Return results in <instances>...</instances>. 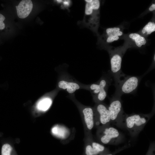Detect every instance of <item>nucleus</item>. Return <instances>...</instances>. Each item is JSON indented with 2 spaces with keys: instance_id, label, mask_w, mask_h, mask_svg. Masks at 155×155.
Returning a JSON list of instances; mask_svg holds the SVG:
<instances>
[{
  "instance_id": "8",
  "label": "nucleus",
  "mask_w": 155,
  "mask_h": 155,
  "mask_svg": "<svg viewBox=\"0 0 155 155\" xmlns=\"http://www.w3.org/2000/svg\"><path fill=\"white\" fill-rule=\"evenodd\" d=\"M85 153L86 155H104L109 154V152L103 145L93 142L86 146Z\"/></svg>"
},
{
  "instance_id": "5",
  "label": "nucleus",
  "mask_w": 155,
  "mask_h": 155,
  "mask_svg": "<svg viewBox=\"0 0 155 155\" xmlns=\"http://www.w3.org/2000/svg\"><path fill=\"white\" fill-rule=\"evenodd\" d=\"M112 79L110 77L108 79H102L99 84H93L90 86V89L93 92L97 94V98L100 101L103 100L107 96V90L108 87L111 84Z\"/></svg>"
},
{
  "instance_id": "15",
  "label": "nucleus",
  "mask_w": 155,
  "mask_h": 155,
  "mask_svg": "<svg viewBox=\"0 0 155 155\" xmlns=\"http://www.w3.org/2000/svg\"><path fill=\"white\" fill-rule=\"evenodd\" d=\"M12 149V147L9 144H4L1 148V155H11Z\"/></svg>"
},
{
  "instance_id": "11",
  "label": "nucleus",
  "mask_w": 155,
  "mask_h": 155,
  "mask_svg": "<svg viewBox=\"0 0 155 155\" xmlns=\"http://www.w3.org/2000/svg\"><path fill=\"white\" fill-rule=\"evenodd\" d=\"M51 100L48 98H43L37 103L36 107L37 109L40 111H45L48 110L52 104Z\"/></svg>"
},
{
  "instance_id": "12",
  "label": "nucleus",
  "mask_w": 155,
  "mask_h": 155,
  "mask_svg": "<svg viewBox=\"0 0 155 155\" xmlns=\"http://www.w3.org/2000/svg\"><path fill=\"white\" fill-rule=\"evenodd\" d=\"M129 36L134 40L136 45L138 47H140L146 43L145 38L137 33H131L129 34Z\"/></svg>"
},
{
  "instance_id": "4",
  "label": "nucleus",
  "mask_w": 155,
  "mask_h": 155,
  "mask_svg": "<svg viewBox=\"0 0 155 155\" xmlns=\"http://www.w3.org/2000/svg\"><path fill=\"white\" fill-rule=\"evenodd\" d=\"M102 131L100 139L103 144H117L121 142L123 138L117 129L109 125L104 126Z\"/></svg>"
},
{
  "instance_id": "1",
  "label": "nucleus",
  "mask_w": 155,
  "mask_h": 155,
  "mask_svg": "<svg viewBox=\"0 0 155 155\" xmlns=\"http://www.w3.org/2000/svg\"><path fill=\"white\" fill-rule=\"evenodd\" d=\"M152 115V114H125L122 123L131 136L135 137L142 130Z\"/></svg>"
},
{
  "instance_id": "22",
  "label": "nucleus",
  "mask_w": 155,
  "mask_h": 155,
  "mask_svg": "<svg viewBox=\"0 0 155 155\" xmlns=\"http://www.w3.org/2000/svg\"><path fill=\"white\" fill-rule=\"evenodd\" d=\"M104 155H113V154H112L110 153V154H107Z\"/></svg>"
},
{
  "instance_id": "2",
  "label": "nucleus",
  "mask_w": 155,
  "mask_h": 155,
  "mask_svg": "<svg viewBox=\"0 0 155 155\" xmlns=\"http://www.w3.org/2000/svg\"><path fill=\"white\" fill-rule=\"evenodd\" d=\"M121 97L114 94L110 100L108 108L110 115L111 122L122 127L125 114L123 110Z\"/></svg>"
},
{
  "instance_id": "16",
  "label": "nucleus",
  "mask_w": 155,
  "mask_h": 155,
  "mask_svg": "<svg viewBox=\"0 0 155 155\" xmlns=\"http://www.w3.org/2000/svg\"><path fill=\"white\" fill-rule=\"evenodd\" d=\"M71 1L70 0H63L61 4V8L63 9H68L71 5Z\"/></svg>"
},
{
  "instance_id": "19",
  "label": "nucleus",
  "mask_w": 155,
  "mask_h": 155,
  "mask_svg": "<svg viewBox=\"0 0 155 155\" xmlns=\"http://www.w3.org/2000/svg\"><path fill=\"white\" fill-rule=\"evenodd\" d=\"M119 37L116 36H109L106 40L107 42H111L117 40L119 39Z\"/></svg>"
},
{
  "instance_id": "17",
  "label": "nucleus",
  "mask_w": 155,
  "mask_h": 155,
  "mask_svg": "<svg viewBox=\"0 0 155 155\" xmlns=\"http://www.w3.org/2000/svg\"><path fill=\"white\" fill-rule=\"evenodd\" d=\"M154 143L150 144L148 150L146 155H154Z\"/></svg>"
},
{
  "instance_id": "10",
  "label": "nucleus",
  "mask_w": 155,
  "mask_h": 155,
  "mask_svg": "<svg viewBox=\"0 0 155 155\" xmlns=\"http://www.w3.org/2000/svg\"><path fill=\"white\" fill-rule=\"evenodd\" d=\"M59 87L63 89H67V92L69 93H72L76 90L80 88L78 84L73 82H68L64 80L60 81L58 83Z\"/></svg>"
},
{
  "instance_id": "21",
  "label": "nucleus",
  "mask_w": 155,
  "mask_h": 155,
  "mask_svg": "<svg viewBox=\"0 0 155 155\" xmlns=\"http://www.w3.org/2000/svg\"><path fill=\"white\" fill-rule=\"evenodd\" d=\"M63 0H56V2L58 4H61Z\"/></svg>"
},
{
  "instance_id": "7",
  "label": "nucleus",
  "mask_w": 155,
  "mask_h": 155,
  "mask_svg": "<svg viewBox=\"0 0 155 155\" xmlns=\"http://www.w3.org/2000/svg\"><path fill=\"white\" fill-rule=\"evenodd\" d=\"M96 110L99 115L100 123L104 127L109 125L111 119L108 107L103 104H100L97 105Z\"/></svg>"
},
{
  "instance_id": "14",
  "label": "nucleus",
  "mask_w": 155,
  "mask_h": 155,
  "mask_svg": "<svg viewBox=\"0 0 155 155\" xmlns=\"http://www.w3.org/2000/svg\"><path fill=\"white\" fill-rule=\"evenodd\" d=\"M120 28H109L106 30V33L109 36H121L123 33L120 30Z\"/></svg>"
},
{
  "instance_id": "13",
  "label": "nucleus",
  "mask_w": 155,
  "mask_h": 155,
  "mask_svg": "<svg viewBox=\"0 0 155 155\" xmlns=\"http://www.w3.org/2000/svg\"><path fill=\"white\" fill-rule=\"evenodd\" d=\"M155 31V24L153 22H149L143 28L142 32L150 34Z\"/></svg>"
},
{
  "instance_id": "6",
  "label": "nucleus",
  "mask_w": 155,
  "mask_h": 155,
  "mask_svg": "<svg viewBox=\"0 0 155 155\" xmlns=\"http://www.w3.org/2000/svg\"><path fill=\"white\" fill-rule=\"evenodd\" d=\"M33 6L32 2L30 0L21 1L19 5L16 6L18 16L22 19L27 17L31 11Z\"/></svg>"
},
{
  "instance_id": "18",
  "label": "nucleus",
  "mask_w": 155,
  "mask_h": 155,
  "mask_svg": "<svg viewBox=\"0 0 155 155\" xmlns=\"http://www.w3.org/2000/svg\"><path fill=\"white\" fill-rule=\"evenodd\" d=\"M5 17L0 13V30H3L5 27V25L3 22L5 19Z\"/></svg>"
},
{
  "instance_id": "20",
  "label": "nucleus",
  "mask_w": 155,
  "mask_h": 155,
  "mask_svg": "<svg viewBox=\"0 0 155 155\" xmlns=\"http://www.w3.org/2000/svg\"><path fill=\"white\" fill-rule=\"evenodd\" d=\"M155 9V4H152V5L150 7L149 10L150 11H153Z\"/></svg>"
},
{
  "instance_id": "9",
  "label": "nucleus",
  "mask_w": 155,
  "mask_h": 155,
  "mask_svg": "<svg viewBox=\"0 0 155 155\" xmlns=\"http://www.w3.org/2000/svg\"><path fill=\"white\" fill-rule=\"evenodd\" d=\"M83 112L87 128L89 130H91L93 128L94 124L93 110L90 107L86 108L83 110Z\"/></svg>"
},
{
  "instance_id": "3",
  "label": "nucleus",
  "mask_w": 155,
  "mask_h": 155,
  "mask_svg": "<svg viewBox=\"0 0 155 155\" xmlns=\"http://www.w3.org/2000/svg\"><path fill=\"white\" fill-rule=\"evenodd\" d=\"M140 80L138 76H125L115 85V95L121 96L123 94H132L136 90Z\"/></svg>"
}]
</instances>
